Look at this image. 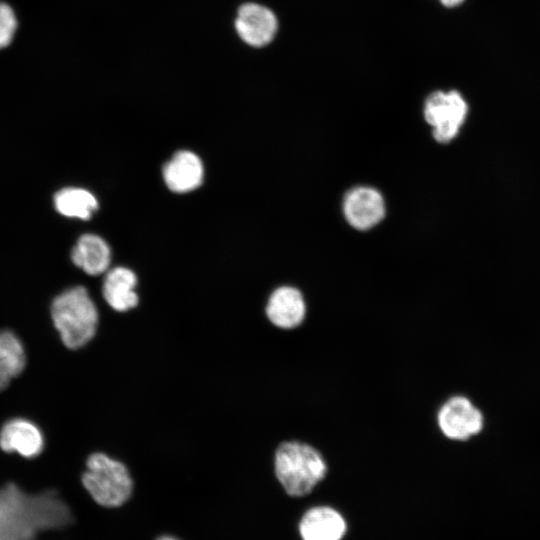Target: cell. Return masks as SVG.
<instances>
[{
    "label": "cell",
    "mask_w": 540,
    "mask_h": 540,
    "mask_svg": "<svg viewBox=\"0 0 540 540\" xmlns=\"http://www.w3.org/2000/svg\"><path fill=\"white\" fill-rule=\"evenodd\" d=\"M50 316L61 344L76 351L94 339L101 314L87 288L79 285L62 291L52 300Z\"/></svg>",
    "instance_id": "1"
},
{
    "label": "cell",
    "mask_w": 540,
    "mask_h": 540,
    "mask_svg": "<svg viewBox=\"0 0 540 540\" xmlns=\"http://www.w3.org/2000/svg\"><path fill=\"white\" fill-rule=\"evenodd\" d=\"M273 472L288 495L302 497L325 479L328 463L322 452L311 443L288 439L280 442L274 450Z\"/></svg>",
    "instance_id": "2"
},
{
    "label": "cell",
    "mask_w": 540,
    "mask_h": 540,
    "mask_svg": "<svg viewBox=\"0 0 540 540\" xmlns=\"http://www.w3.org/2000/svg\"><path fill=\"white\" fill-rule=\"evenodd\" d=\"M80 481L90 497L106 508L122 506L129 500L134 488L128 465L102 451L88 455Z\"/></svg>",
    "instance_id": "3"
},
{
    "label": "cell",
    "mask_w": 540,
    "mask_h": 540,
    "mask_svg": "<svg viewBox=\"0 0 540 540\" xmlns=\"http://www.w3.org/2000/svg\"><path fill=\"white\" fill-rule=\"evenodd\" d=\"M440 434L451 441H467L484 427V416L466 396L453 395L442 402L435 414Z\"/></svg>",
    "instance_id": "4"
},
{
    "label": "cell",
    "mask_w": 540,
    "mask_h": 540,
    "mask_svg": "<svg viewBox=\"0 0 540 540\" xmlns=\"http://www.w3.org/2000/svg\"><path fill=\"white\" fill-rule=\"evenodd\" d=\"M467 113L466 101L455 90L435 91L424 104V118L432 126L433 137L439 143H448L456 137Z\"/></svg>",
    "instance_id": "5"
},
{
    "label": "cell",
    "mask_w": 540,
    "mask_h": 540,
    "mask_svg": "<svg viewBox=\"0 0 540 540\" xmlns=\"http://www.w3.org/2000/svg\"><path fill=\"white\" fill-rule=\"evenodd\" d=\"M237 37L247 46L261 48L275 37L278 21L274 12L257 2L242 3L233 22Z\"/></svg>",
    "instance_id": "6"
},
{
    "label": "cell",
    "mask_w": 540,
    "mask_h": 540,
    "mask_svg": "<svg viewBox=\"0 0 540 540\" xmlns=\"http://www.w3.org/2000/svg\"><path fill=\"white\" fill-rule=\"evenodd\" d=\"M268 322L279 330L290 331L303 325L308 314V302L295 286L281 285L268 295L264 304Z\"/></svg>",
    "instance_id": "7"
},
{
    "label": "cell",
    "mask_w": 540,
    "mask_h": 540,
    "mask_svg": "<svg viewBox=\"0 0 540 540\" xmlns=\"http://www.w3.org/2000/svg\"><path fill=\"white\" fill-rule=\"evenodd\" d=\"M343 213L352 227L357 230H368L383 219L384 199L374 188L355 187L344 197Z\"/></svg>",
    "instance_id": "8"
},
{
    "label": "cell",
    "mask_w": 540,
    "mask_h": 540,
    "mask_svg": "<svg viewBox=\"0 0 540 540\" xmlns=\"http://www.w3.org/2000/svg\"><path fill=\"white\" fill-rule=\"evenodd\" d=\"M0 448L28 459L35 458L45 448V437L34 422L25 418H13L4 423L0 430Z\"/></svg>",
    "instance_id": "9"
},
{
    "label": "cell",
    "mask_w": 540,
    "mask_h": 540,
    "mask_svg": "<svg viewBox=\"0 0 540 540\" xmlns=\"http://www.w3.org/2000/svg\"><path fill=\"white\" fill-rule=\"evenodd\" d=\"M137 285L138 278L131 269L122 266L112 268L106 272L102 283L103 300L114 312H130L140 304Z\"/></svg>",
    "instance_id": "10"
},
{
    "label": "cell",
    "mask_w": 540,
    "mask_h": 540,
    "mask_svg": "<svg viewBox=\"0 0 540 540\" xmlns=\"http://www.w3.org/2000/svg\"><path fill=\"white\" fill-rule=\"evenodd\" d=\"M200 158L191 151H179L165 164L163 178L171 191L183 193L196 189L203 181Z\"/></svg>",
    "instance_id": "11"
},
{
    "label": "cell",
    "mask_w": 540,
    "mask_h": 540,
    "mask_svg": "<svg viewBox=\"0 0 540 540\" xmlns=\"http://www.w3.org/2000/svg\"><path fill=\"white\" fill-rule=\"evenodd\" d=\"M345 531L346 524L342 516L327 506L308 510L300 523L303 540H340Z\"/></svg>",
    "instance_id": "12"
},
{
    "label": "cell",
    "mask_w": 540,
    "mask_h": 540,
    "mask_svg": "<svg viewBox=\"0 0 540 540\" xmlns=\"http://www.w3.org/2000/svg\"><path fill=\"white\" fill-rule=\"evenodd\" d=\"M72 262L86 274L97 276L104 273L110 264V249L98 235H82L71 252Z\"/></svg>",
    "instance_id": "13"
},
{
    "label": "cell",
    "mask_w": 540,
    "mask_h": 540,
    "mask_svg": "<svg viewBox=\"0 0 540 540\" xmlns=\"http://www.w3.org/2000/svg\"><path fill=\"white\" fill-rule=\"evenodd\" d=\"M26 366L25 348L19 337L10 330L0 331V391Z\"/></svg>",
    "instance_id": "14"
},
{
    "label": "cell",
    "mask_w": 540,
    "mask_h": 540,
    "mask_svg": "<svg viewBox=\"0 0 540 540\" xmlns=\"http://www.w3.org/2000/svg\"><path fill=\"white\" fill-rule=\"evenodd\" d=\"M54 206L66 217L87 220L97 210L98 203L89 191L83 188L66 187L54 195Z\"/></svg>",
    "instance_id": "15"
},
{
    "label": "cell",
    "mask_w": 540,
    "mask_h": 540,
    "mask_svg": "<svg viewBox=\"0 0 540 540\" xmlns=\"http://www.w3.org/2000/svg\"><path fill=\"white\" fill-rule=\"evenodd\" d=\"M19 29V18L15 8L0 0V51L7 49L15 40Z\"/></svg>",
    "instance_id": "16"
},
{
    "label": "cell",
    "mask_w": 540,
    "mask_h": 540,
    "mask_svg": "<svg viewBox=\"0 0 540 540\" xmlns=\"http://www.w3.org/2000/svg\"><path fill=\"white\" fill-rule=\"evenodd\" d=\"M439 1L442 3V5L452 8V7L460 5L464 0H439Z\"/></svg>",
    "instance_id": "17"
},
{
    "label": "cell",
    "mask_w": 540,
    "mask_h": 540,
    "mask_svg": "<svg viewBox=\"0 0 540 540\" xmlns=\"http://www.w3.org/2000/svg\"><path fill=\"white\" fill-rule=\"evenodd\" d=\"M156 540H179L178 538L170 535H163L158 537Z\"/></svg>",
    "instance_id": "18"
}]
</instances>
